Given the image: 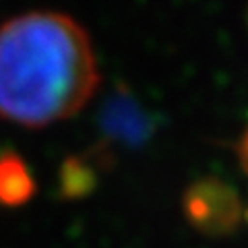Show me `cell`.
I'll use <instances>...</instances> for the list:
<instances>
[{
  "label": "cell",
  "instance_id": "cell-3",
  "mask_svg": "<svg viewBox=\"0 0 248 248\" xmlns=\"http://www.w3.org/2000/svg\"><path fill=\"white\" fill-rule=\"evenodd\" d=\"M35 184L27 164L17 153L0 155V203L17 207L33 197Z\"/></svg>",
  "mask_w": 248,
  "mask_h": 248
},
{
  "label": "cell",
  "instance_id": "cell-2",
  "mask_svg": "<svg viewBox=\"0 0 248 248\" xmlns=\"http://www.w3.org/2000/svg\"><path fill=\"white\" fill-rule=\"evenodd\" d=\"M186 211L201 228L230 226L238 215V199L219 180H203L186 195Z\"/></svg>",
  "mask_w": 248,
  "mask_h": 248
},
{
  "label": "cell",
  "instance_id": "cell-1",
  "mask_svg": "<svg viewBox=\"0 0 248 248\" xmlns=\"http://www.w3.org/2000/svg\"><path fill=\"white\" fill-rule=\"evenodd\" d=\"M97 85L95 50L73 17L31 11L0 25V118L27 128L66 120Z\"/></svg>",
  "mask_w": 248,
  "mask_h": 248
},
{
  "label": "cell",
  "instance_id": "cell-5",
  "mask_svg": "<svg viewBox=\"0 0 248 248\" xmlns=\"http://www.w3.org/2000/svg\"><path fill=\"white\" fill-rule=\"evenodd\" d=\"M240 157H242V164L248 168V133L244 135L242 143H240Z\"/></svg>",
  "mask_w": 248,
  "mask_h": 248
},
{
  "label": "cell",
  "instance_id": "cell-4",
  "mask_svg": "<svg viewBox=\"0 0 248 248\" xmlns=\"http://www.w3.org/2000/svg\"><path fill=\"white\" fill-rule=\"evenodd\" d=\"M91 182L87 166H83L77 159H68L62 168V186L66 192H83L85 186Z\"/></svg>",
  "mask_w": 248,
  "mask_h": 248
}]
</instances>
